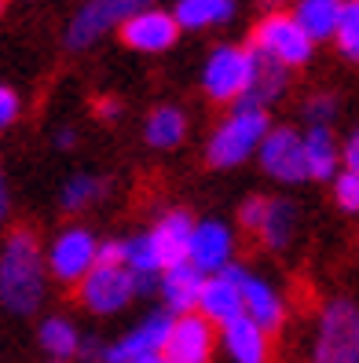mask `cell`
Masks as SVG:
<instances>
[{"instance_id": "7", "label": "cell", "mask_w": 359, "mask_h": 363, "mask_svg": "<svg viewBox=\"0 0 359 363\" xmlns=\"http://www.w3.org/2000/svg\"><path fill=\"white\" fill-rule=\"evenodd\" d=\"M161 352H165L169 363H213V352H217V323H213V319H205L202 312L176 315Z\"/></svg>"}, {"instance_id": "13", "label": "cell", "mask_w": 359, "mask_h": 363, "mask_svg": "<svg viewBox=\"0 0 359 363\" xmlns=\"http://www.w3.org/2000/svg\"><path fill=\"white\" fill-rule=\"evenodd\" d=\"M180 37V23L173 11H161V8H143L132 18L121 23V40L136 52H165L173 48Z\"/></svg>"}, {"instance_id": "10", "label": "cell", "mask_w": 359, "mask_h": 363, "mask_svg": "<svg viewBox=\"0 0 359 363\" xmlns=\"http://www.w3.org/2000/svg\"><path fill=\"white\" fill-rule=\"evenodd\" d=\"M242 279H246V268L242 264H227L224 272L209 275L205 279V290H202V301H198V312L205 319H213L217 327L231 323V319L246 315V290H242Z\"/></svg>"}, {"instance_id": "16", "label": "cell", "mask_w": 359, "mask_h": 363, "mask_svg": "<svg viewBox=\"0 0 359 363\" xmlns=\"http://www.w3.org/2000/svg\"><path fill=\"white\" fill-rule=\"evenodd\" d=\"M205 279L209 275L198 272L191 261L183 264H173L161 272V301L173 315H183V312H198V301H202V290H205Z\"/></svg>"}, {"instance_id": "28", "label": "cell", "mask_w": 359, "mask_h": 363, "mask_svg": "<svg viewBox=\"0 0 359 363\" xmlns=\"http://www.w3.org/2000/svg\"><path fill=\"white\" fill-rule=\"evenodd\" d=\"M334 199L337 206H341L345 213H359V173H352V169H345V173L334 177Z\"/></svg>"}, {"instance_id": "5", "label": "cell", "mask_w": 359, "mask_h": 363, "mask_svg": "<svg viewBox=\"0 0 359 363\" xmlns=\"http://www.w3.org/2000/svg\"><path fill=\"white\" fill-rule=\"evenodd\" d=\"M253 48H257L261 55H268V59L283 62L286 70H293V67H304V62L312 59L315 40L304 33V26L293 15L268 11L261 23L253 26Z\"/></svg>"}, {"instance_id": "36", "label": "cell", "mask_w": 359, "mask_h": 363, "mask_svg": "<svg viewBox=\"0 0 359 363\" xmlns=\"http://www.w3.org/2000/svg\"><path fill=\"white\" fill-rule=\"evenodd\" d=\"M0 11H4V0H0Z\"/></svg>"}, {"instance_id": "24", "label": "cell", "mask_w": 359, "mask_h": 363, "mask_svg": "<svg viewBox=\"0 0 359 363\" xmlns=\"http://www.w3.org/2000/svg\"><path fill=\"white\" fill-rule=\"evenodd\" d=\"M143 136H147V143H151L154 151H173V147H180L183 136H187L183 111H176V106H158V111H151Z\"/></svg>"}, {"instance_id": "29", "label": "cell", "mask_w": 359, "mask_h": 363, "mask_svg": "<svg viewBox=\"0 0 359 363\" xmlns=\"http://www.w3.org/2000/svg\"><path fill=\"white\" fill-rule=\"evenodd\" d=\"M334 114H337V103H334V96H326V92L312 96V99L304 103V118H308L312 125H326V121H334Z\"/></svg>"}, {"instance_id": "1", "label": "cell", "mask_w": 359, "mask_h": 363, "mask_svg": "<svg viewBox=\"0 0 359 363\" xmlns=\"http://www.w3.org/2000/svg\"><path fill=\"white\" fill-rule=\"evenodd\" d=\"M40 297H45V264L37 235L30 228H15L0 257V301L18 315H30Z\"/></svg>"}, {"instance_id": "19", "label": "cell", "mask_w": 359, "mask_h": 363, "mask_svg": "<svg viewBox=\"0 0 359 363\" xmlns=\"http://www.w3.org/2000/svg\"><path fill=\"white\" fill-rule=\"evenodd\" d=\"M286 84H290V70L283 67V62H275V59H268V55L257 52L253 84H249V92L239 99V106H249V111H264L268 103H275V99L286 92Z\"/></svg>"}, {"instance_id": "6", "label": "cell", "mask_w": 359, "mask_h": 363, "mask_svg": "<svg viewBox=\"0 0 359 363\" xmlns=\"http://www.w3.org/2000/svg\"><path fill=\"white\" fill-rule=\"evenodd\" d=\"M77 297L89 312L114 315L129 305L132 297H139V286H136V275H132L129 264H96L77 283Z\"/></svg>"}, {"instance_id": "11", "label": "cell", "mask_w": 359, "mask_h": 363, "mask_svg": "<svg viewBox=\"0 0 359 363\" xmlns=\"http://www.w3.org/2000/svg\"><path fill=\"white\" fill-rule=\"evenodd\" d=\"M96 257H99V246L96 239L84 228H70V231H62L52 253H48V268L59 283H67V286H77L84 275H89L96 268Z\"/></svg>"}, {"instance_id": "23", "label": "cell", "mask_w": 359, "mask_h": 363, "mask_svg": "<svg viewBox=\"0 0 359 363\" xmlns=\"http://www.w3.org/2000/svg\"><path fill=\"white\" fill-rule=\"evenodd\" d=\"M293 228H297V209H293V202L286 199H268L264 206V220L257 228L261 242L268 250H286L290 239H293Z\"/></svg>"}, {"instance_id": "31", "label": "cell", "mask_w": 359, "mask_h": 363, "mask_svg": "<svg viewBox=\"0 0 359 363\" xmlns=\"http://www.w3.org/2000/svg\"><path fill=\"white\" fill-rule=\"evenodd\" d=\"M15 114H18V99H15L11 89H4V84H0V129H4V125H11Z\"/></svg>"}, {"instance_id": "2", "label": "cell", "mask_w": 359, "mask_h": 363, "mask_svg": "<svg viewBox=\"0 0 359 363\" xmlns=\"http://www.w3.org/2000/svg\"><path fill=\"white\" fill-rule=\"evenodd\" d=\"M271 133L268 125V114L264 111H249V106H235V114H231L220 129L209 136L205 143V162L213 169H235L242 165L246 158H253L261 151L264 136Z\"/></svg>"}, {"instance_id": "34", "label": "cell", "mask_w": 359, "mask_h": 363, "mask_svg": "<svg viewBox=\"0 0 359 363\" xmlns=\"http://www.w3.org/2000/svg\"><path fill=\"white\" fill-rule=\"evenodd\" d=\"M96 114L110 121V118H118V114H121V103H118V99H99V103H96Z\"/></svg>"}, {"instance_id": "32", "label": "cell", "mask_w": 359, "mask_h": 363, "mask_svg": "<svg viewBox=\"0 0 359 363\" xmlns=\"http://www.w3.org/2000/svg\"><path fill=\"white\" fill-rule=\"evenodd\" d=\"M96 264H125V242H103Z\"/></svg>"}, {"instance_id": "21", "label": "cell", "mask_w": 359, "mask_h": 363, "mask_svg": "<svg viewBox=\"0 0 359 363\" xmlns=\"http://www.w3.org/2000/svg\"><path fill=\"white\" fill-rule=\"evenodd\" d=\"M176 23L180 30H209L235 18V0H176Z\"/></svg>"}, {"instance_id": "25", "label": "cell", "mask_w": 359, "mask_h": 363, "mask_svg": "<svg viewBox=\"0 0 359 363\" xmlns=\"http://www.w3.org/2000/svg\"><path fill=\"white\" fill-rule=\"evenodd\" d=\"M40 345H45L52 356H74L81 352V337H77V327L70 319H48L40 327Z\"/></svg>"}, {"instance_id": "4", "label": "cell", "mask_w": 359, "mask_h": 363, "mask_svg": "<svg viewBox=\"0 0 359 363\" xmlns=\"http://www.w3.org/2000/svg\"><path fill=\"white\" fill-rule=\"evenodd\" d=\"M253 70H257V48H239V45H220L213 55L205 59L202 70V92L217 103H239L249 84Z\"/></svg>"}, {"instance_id": "14", "label": "cell", "mask_w": 359, "mask_h": 363, "mask_svg": "<svg viewBox=\"0 0 359 363\" xmlns=\"http://www.w3.org/2000/svg\"><path fill=\"white\" fill-rule=\"evenodd\" d=\"M231 257H235V235H231V228L224 220H202V224H195L191 257H187V261H191L198 272L217 275L227 264H235Z\"/></svg>"}, {"instance_id": "30", "label": "cell", "mask_w": 359, "mask_h": 363, "mask_svg": "<svg viewBox=\"0 0 359 363\" xmlns=\"http://www.w3.org/2000/svg\"><path fill=\"white\" fill-rule=\"evenodd\" d=\"M264 206H268V199H261V195L246 199V202H242V209H239V220H242V228L257 231V228H261V220H264Z\"/></svg>"}, {"instance_id": "22", "label": "cell", "mask_w": 359, "mask_h": 363, "mask_svg": "<svg viewBox=\"0 0 359 363\" xmlns=\"http://www.w3.org/2000/svg\"><path fill=\"white\" fill-rule=\"evenodd\" d=\"M304 158H308V177L312 180H334V169L341 162V147L326 125H312L304 133Z\"/></svg>"}, {"instance_id": "8", "label": "cell", "mask_w": 359, "mask_h": 363, "mask_svg": "<svg viewBox=\"0 0 359 363\" xmlns=\"http://www.w3.org/2000/svg\"><path fill=\"white\" fill-rule=\"evenodd\" d=\"M154 4H158V0H92V4H84V8L77 11V18L70 23L67 45H70V48L92 45V40H99L107 30L121 26L125 18H132L136 11L154 8Z\"/></svg>"}, {"instance_id": "33", "label": "cell", "mask_w": 359, "mask_h": 363, "mask_svg": "<svg viewBox=\"0 0 359 363\" xmlns=\"http://www.w3.org/2000/svg\"><path fill=\"white\" fill-rule=\"evenodd\" d=\"M341 158H345V169H352V173H359V129H355V133L348 136V143H345Z\"/></svg>"}, {"instance_id": "35", "label": "cell", "mask_w": 359, "mask_h": 363, "mask_svg": "<svg viewBox=\"0 0 359 363\" xmlns=\"http://www.w3.org/2000/svg\"><path fill=\"white\" fill-rule=\"evenodd\" d=\"M136 363H169V359H165V352H151V356H143Z\"/></svg>"}, {"instance_id": "15", "label": "cell", "mask_w": 359, "mask_h": 363, "mask_svg": "<svg viewBox=\"0 0 359 363\" xmlns=\"http://www.w3.org/2000/svg\"><path fill=\"white\" fill-rule=\"evenodd\" d=\"M220 345L231 356V363H268V356H271L268 330L249 315H239L220 327Z\"/></svg>"}, {"instance_id": "27", "label": "cell", "mask_w": 359, "mask_h": 363, "mask_svg": "<svg viewBox=\"0 0 359 363\" xmlns=\"http://www.w3.org/2000/svg\"><path fill=\"white\" fill-rule=\"evenodd\" d=\"M99 191H103L99 180H92V177H77V180L67 184V191H62V206H67V209H81V206H89V202L99 195Z\"/></svg>"}, {"instance_id": "9", "label": "cell", "mask_w": 359, "mask_h": 363, "mask_svg": "<svg viewBox=\"0 0 359 363\" xmlns=\"http://www.w3.org/2000/svg\"><path fill=\"white\" fill-rule=\"evenodd\" d=\"M261 165L268 177H275L279 184H301L308 180V158H304V136L297 129H271L257 151Z\"/></svg>"}, {"instance_id": "3", "label": "cell", "mask_w": 359, "mask_h": 363, "mask_svg": "<svg viewBox=\"0 0 359 363\" xmlns=\"http://www.w3.org/2000/svg\"><path fill=\"white\" fill-rule=\"evenodd\" d=\"M312 363H359V308L334 297L323 308L312 337Z\"/></svg>"}, {"instance_id": "20", "label": "cell", "mask_w": 359, "mask_h": 363, "mask_svg": "<svg viewBox=\"0 0 359 363\" xmlns=\"http://www.w3.org/2000/svg\"><path fill=\"white\" fill-rule=\"evenodd\" d=\"M341 11H345V0H297L293 18L304 26L312 40H330L341 26Z\"/></svg>"}, {"instance_id": "26", "label": "cell", "mask_w": 359, "mask_h": 363, "mask_svg": "<svg viewBox=\"0 0 359 363\" xmlns=\"http://www.w3.org/2000/svg\"><path fill=\"white\" fill-rule=\"evenodd\" d=\"M337 48L345 59L359 62V0H345L341 26H337Z\"/></svg>"}, {"instance_id": "12", "label": "cell", "mask_w": 359, "mask_h": 363, "mask_svg": "<svg viewBox=\"0 0 359 363\" xmlns=\"http://www.w3.org/2000/svg\"><path fill=\"white\" fill-rule=\"evenodd\" d=\"M173 312L161 308V312H151L139 327H132L125 337H118L110 349H103V363H136L151 352H161L165 341H169V330H173Z\"/></svg>"}, {"instance_id": "18", "label": "cell", "mask_w": 359, "mask_h": 363, "mask_svg": "<svg viewBox=\"0 0 359 363\" xmlns=\"http://www.w3.org/2000/svg\"><path fill=\"white\" fill-rule=\"evenodd\" d=\"M242 290H246V315L257 319L268 334H275L286 323V301H283V294L271 286L268 279L253 275V272H246Z\"/></svg>"}, {"instance_id": "17", "label": "cell", "mask_w": 359, "mask_h": 363, "mask_svg": "<svg viewBox=\"0 0 359 363\" xmlns=\"http://www.w3.org/2000/svg\"><path fill=\"white\" fill-rule=\"evenodd\" d=\"M151 239H154V246H158V253H161V264H165V268L183 264L187 257H191V239H195L191 213H183V209L165 213V217L154 224Z\"/></svg>"}]
</instances>
